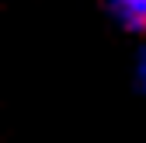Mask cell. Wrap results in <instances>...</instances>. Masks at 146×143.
<instances>
[{"label": "cell", "instance_id": "cell-1", "mask_svg": "<svg viewBox=\"0 0 146 143\" xmlns=\"http://www.w3.org/2000/svg\"><path fill=\"white\" fill-rule=\"evenodd\" d=\"M108 17L129 35H146V0H104Z\"/></svg>", "mask_w": 146, "mask_h": 143}, {"label": "cell", "instance_id": "cell-2", "mask_svg": "<svg viewBox=\"0 0 146 143\" xmlns=\"http://www.w3.org/2000/svg\"><path fill=\"white\" fill-rule=\"evenodd\" d=\"M132 74H136V87L146 94V45L136 52V70H132Z\"/></svg>", "mask_w": 146, "mask_h": 143}]
</instances>
